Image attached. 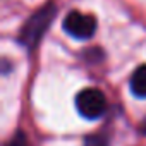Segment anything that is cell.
Instances as JSON below:
<instances>
[{
    "label": "cell",
    "instance_id": "7a4b0ae2",
    "mask_svg": "<svg viewBox=\"0 0 146 146\" xmlns=\"http://www.w3.org/2000/svg\"><path fill=\"white\" fill-rule=\"evenodd\" d=\"M76 108L86 119H91V120L98 119L107 108L105 95L100 90H96V88H86V90L78 93V96H76Z\"/></svg>",
    "mask_w": 146,
    "mask_h": 146
},
{
    "label": "cell",
    "instance_id": "3957f363",
    "mask_svg": "<svg viewBox=\"0 0 146 146\" xmlns=\"http://www.w3.org/2000/svg\"><path fill=\"white\" fill-rule=\"evenodd\" d=\"M62 26H64V31L69 33L72 38L86 40V38H91L93 33L96 31V19L90 14L72 11L65 16Z\"/></svg>",
    "mask_w": 146,
    "mask_h": 146
},
{
    "label": "cell",
    "instance_id": "8992f818",
    "mask_svg": "<svg viewBox=\"0 0 146 146\" xmlns=\"http://www.w3.org/2000/svg\"><path fill=\"white\" fill-rule=\"evenodd\" d=\"M7 146H29V143H28L26 136L19 132V134H16V136L11 139V143H9Z\"/></svg>",
    "mask_w": 146,
    "mask_h": 146
},
{
    "label": "cell",
    "instance_id": "52a82bcc",
    "mask_svg": "<svg viewBox=\"0 0 146 146\" xmlns=\"http://www.w3.org/2000/svg\"><path fill=\"white\" fill-rule=\"evenodd\" d=\"M143 131H144V132H146V120H144V122H143Z\"/></svg>",
    "mask_w": 146,
    "mask_h": 146
},
{
    "label": "cell",
    "instance_id": "277c9868",
    "mask_svg": "<svg viewBox=\"0 0 146 146\" xmlns=\"http://www.w3.org/2000/svg\"><path fill=\"white\" fill-rule=\"evenodd\" d=\"M131 91L137 98H146V65H139L131 76L129 81Z\"/></svg>",
    "mask_w": 146,
    "mask_h": 146
},
{
    "label": "cell",
    "instance_id": "6da1fadb",
    "mask_svg": "<svg viewBox=\"0 0 146 146\" xmlns=\"http://www.w3.org/2000/svg\"><path fill=\"white\" fill-rule=\"evenodd\" d=\"M55 14H57V9H55V5H52V4H48V5L38 9V11L24 23V26H23V29H21V33H19V41H21L26 48H33V46L41 40V36L45 35V31L48 29V26H50V23L53 21Z\"/></svg>",
    "mask_w": 146,
    "mask_h": 146
},
{
    "label": "cell",
    "instance_id": "5b68a950",
    "mask_svg": "<svg viewBox=\"0 0 146 146\" xmlns=\"http://www.w3.org/2000/svg\"><path fill=\"white\" fill-rule=\"evenodd\" d=\"M84 146H108V139L102 134H91L84 139Z\"/></svg>",
    "mask_w": 146,
    "mask_h": 146
}]
</instances>
